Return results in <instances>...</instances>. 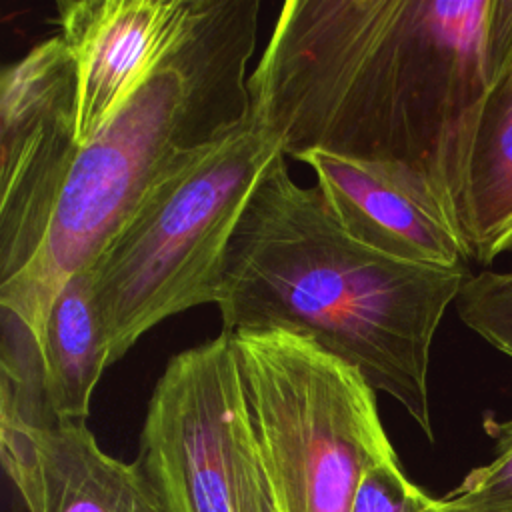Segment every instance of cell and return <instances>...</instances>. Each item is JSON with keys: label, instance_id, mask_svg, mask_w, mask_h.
<instances>
[{"label": "cell", "instance_id": "6da1fadb", "mask_svg": "<svg viewBox=\"0 0 512 512\" xmlns=\"http://www.w3.org/2000/svg\"><path fill=\"white\" fill-rule=\"evenodd\" d=\"M510 56L512 0H288L248 76L250 114L294 160L416 172L456 224L462 150Z\"/></svg>", "mask_w": 512, "mask_h": 512}, {"label": "cell", "instance_id": "7a4b0ae2", "mask_svg": "<svg viewBox=\"0 0 512 512\" xmlns=\"http://www.w3.org/2000/svg\"><path fill=\"white\" fill-rule=\"evenodd\" d=\"M470 274L364 246L278 154L232 232L216 306L222 332L280 328L312 338L392 396L434 442L432 342Z\"/></svg>", "mask_w": 512, "mask_h": 512}, {"label": "cell", "instance_id": "3957f363", "mask_svg": "<svg viewBox=\"0 0 512 512\" xmlns=\"http://www.w3.org/2000/svg\"><path fill=\"white\" fill-rule=\"evenodd\" d=\"M258 16V0H192L148 78L78 148L42 248L0 286L2 358L42 366L46 320L62 284L92 266L164 176L250 118L246 70Z\"/></svg>", "mask_w": 512, "mask_h": 512}, {"label": "cell", "instance_id": "277c9868", "mask_svg": "<svg viewBox=\"0 0 512 512\" xmlns=\"http://www.w3.org/2000/svg\"><path fill=\"white\" fill-rule=\"evenodd\" d=\"M282 152L252 114L164 176L92 262V290L118 362L150 328L218 304L232 232L256 184Z\"/></svg>", "mask_w": 512, "mask_h": 512}, {"label": "cell", "instance_id": "5b68a950", "mask_svg": "<svg viewBox=\"0 0 512 512\" xmlns=\"http://www.w3.org/2000/svg\"><path fill=\"white\" fill-rule=\"evenodd\" d=\"M230 338L278 510L350 512L362 476L398 456L376 390L304 334L272 328Z\"/></svg>", "mask_w": 512, "mask_h": 512}, {"label": "cell", "instance_id": "8992f818", "mask_svg": "<svg viewBox=\"0 0 512 512\" xmlns=\"http://www.w3.org/2000/svg\"><path fill=\"white\" fill-rule=\"evenodd\" d=\"M136 462L164 512H280L230 334L170 358L148 400Z\"/></svg>", "mask_w": 512, "mask_h": 512}, {"label": "cell", "instance_id": "52a82bcc", "mask_svg": "<svg viewBox=\"0 0 512 512\" xmlns=\"http://www.w3.org/2000/svg\"><path fill=\"white\" fill-rule=\"evenodd\" d=\"M76 66L60 36L0 74V286L38 254L80 148Z\"/></svg>", "mask_w": 512, "mask_h": 512}, {"label": "cell", "instance_id": "ba28073f", "mask_svg": "<svg viewBox=\"0 0 512 512\" xmlns=\"http://www.w3.org/2000/svg\"><path fill=\"white\" fill-rule=\"evenodd\" d=\"M316 174L330 214L364 246L390 258L470 272V250L432 186L416 172L328 152L298 158Z\"/></svg>", "mask_w": 512, "mask_h": 512}, {"label": "cell", "instance_id": "9c48e42d", "mask_svg": "<svg viewBox=\"0 0 512 512\" xmlns=\"http://www.w3.org/2000/svg\"><path fill=\"white\" fill-rule=\"evenodd\" d=\"M192 0H60L58 36L76 66V138L88 144L154 70Z\"/></svg>", "mask_w": 512, "mask_h": 512}, {"label": "cell", "instance_id": "30bf717a", "mask_svg": "<svg viewBox=\"0 0 512 512\" xmlns=\"http://www.w3.org/2000/svg\"><path fill=\"white\" fill-rule=\"evenodd\" d=\"M0 460L26 512H164L140 464L102 450L86 422L40 428L0 412Z\"/></svg>", "mask_w": 512, "mask_h": 512}, {"label": "cell", "instance_id": "8fae6325", "mask_svg": "<svg viewBox=\"0 0 512 512\" xmlns=\"http://www.w3.org/2000/svg\"><path fill=\"white\" fill-rule=\"evenodd\" d=\"M454 220L472 262L488 266L512 248V72L506 64L462 150Z\"/></svg>", "mask_w": 512, "mask_h": 512}, {"label": "cell", "instance_id": "7c38bea8", "mask_svg": "<svg viewBox=\"0 0 512 512\" xmlns=\"http://www.w3.org/2000/svg\"><path fill=\"white\" fill-rule=\"evenodd\" d=\"M42 390L50 426L86 422L92 394L110 366L92 274H72L56 294L42 340Z\"/></svg>", "mask_w": 512, "mask_h": 512}, {"label": "cell", "instance_id": "4fadbf2b", "mask_svg": "<svg viewBox=\"0 0 512 512\" xmlns=\"http://www.w3.org/2000/svg\"><path fill=\"white\" fill-rule=\"evenodd\" d=\"M482 426L494 440V458L472 468L444 500L464 512H512V418L484 414Z\"/></svg>", "mask_w": 512, "mask_h": 512}, {"label": "cell", "instance_id": "5bb4252c", "mask_svg": "<svg viewBox=\"0 0 512 512\" xmlns=\"http://www.w3.org/2000/svg\"><path fill=\"white\" fill-rule=\"evenodd\" d=\"M454 304L466 328L512 358V270L470 274Z\"/></svg>", "mask_w": 512, "mask_h": 512}, {"label": "cell", "instance_id": "9a60e30c", "mask_svg": "<svg viewBox=\"0 0 512 512\" xmlns=\"http://www.w3.org/2000/svg\"><path fill=\"white\" fill-rule=\"evenodd\" d=\"M434 502L436 498L410 480L396 456L362 476L350 512H426Z\"/></svg>", "mask_w": 512, "mask_h": 512}, {"label": "cell", "instance_id": "2e32d148", "mask_svg": "<svg viewBox=\"0 0 512 512\" xmlns=\"http://www.w3.org/2000/svg\"><path fill=\"white\" fill-rule=\"evenodd\" d=\"M426 512H464V510L452 506V504H450L448 500H444V496H442V498H436V502H434Z\"/></svg>", "mask_w": 512, "mask_h": 512}, {"label": "cell", "instance_id": "e0dca14e", "mask_svg": "<svg viewBox=\"0 0 512 512\" xmlns=\"http://www.w3.org/2000/svg\"><path fill=\"white\" fill-rule=\"evenodd\" d=\"M506 68H508V70H510V72H512V56H510V58H508V62H506Z\"/></svg>", "mask_w": 512, "mask_h": 512}]
</instances>
